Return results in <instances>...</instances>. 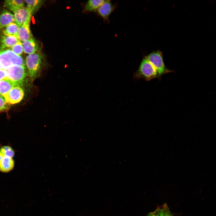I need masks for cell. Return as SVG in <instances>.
<instances>
[{"instance_id": "cell-1", "label": "cell", "mask_w": 216, "mask_h": 216, "mask_svg": "<svg viewBox=\"0 0 216 216\" xmlns=\"http://www.w3.org/2000/svg\"><path fill=\"white\" fill-rule=\"evenodd\" d=\"M26 64L28 74L32 80L38 77L47 66L44 56L39 52L27 56Z\"/></svg>"}, {"instance_id": "cell-2", "label": "cell", "mask_w": 216, "mask_h": 216, "mask_svg": "<svg viewBox=\"0 0 216 216\" xmlns=\"http://www.w3.org/2000/svg\"><path fill=\"white\" fill-rule=\"evenodd\" d=\"M146 58L156 69L159 79H160L163 75L173 72L166 66L161 52L159 51L154 52Z\"/></svg>"}, {"instance_id": "cell-3", "label": "cell", "mask_w": 216, "mask_h": 216, "mask_svg": "<svg viewBox=\"0 0 216 216\" xmlns=\"http://www.w3.org/2000/svg\"><path fill=\"white\" fill-rule=\"evenodd\" d=\"M4 70L6 77L17 86H20L22 85L27 75L25 67L13 65Z\"/></svg>"}, {"instance_id": "cell-4", "label": "cell", "mask_w": 216, "mask_h": 216, "mask_svg": "<svg viewBox=\"0 0 216 216\" xmlns=\"http://www.w3.org/2000/svg\"><path fill=\"white\" fill-rule=\"evenodd\" d=\"M138 73L140 76L148 81L156 78H159L156 69L146 58H144L142 60L139 67Z\"/></svg>"}, {"instance_id": "cell-5", "label": "cell", "mask_w": 216, "mask_h": 216, "mask_svg": "<svg viewBox=\"0 0 216 216\" xmlns=\"http://www.w3.org/2000/svg\"><path fill=\"white\" fill-rule=\"evenodd\" d=\"M14 12L15 21L19 27L24 25L29 26L32 14L28 8L23 7Z\"/></svg>"}, {"instance_id": "cell-6", "label": "cell", "mask_w": 216, "mask_h": 216, "mask_svg": "<svg viewBox=\"0 0 216 216\" xmlns=\"http://www.w3.org/2000/svg\"><path fill=\"white\" fill-rule=\"evenodd\" d=\"M24 95L23 89L20 86H16L12 88L4 96L8 104H14L20 102Z\"/></svg>"}, {"instance_id": "cell-7", "label": "cell", "mask_w": 216, "mask_h": 216, "mask_svg": "<svg viewBox=\"0 0 216 216\" xmlns=\"http://www.w3.org/2000/svg\"><path fill=\"white\" fill-rule=\"evenodd\" d=\"M114 5L110 0L105 1L97 10L98 14L106 20L114 9Z\"/></svg>"}, {"instance_id": "cell-8", "label": "cell", "mask_w": 216, "mask_h": 216, "mask_svg": "<svg viewBox=\"0 0 216 216\" xmlns=\"http://www.w3.org/2000/svg\"><path fill=\"white\" fill-rule=\"evenodd\" d=\"M22 45L24 52L29 54L39 52L38 43L34 38L23 42Z\"/></svg>"}, {"instance_id": "cell-9", "label": "cell", "mask_w": 216, "mask_h": 216, "mask_svg": "<svg viewBox=\"0 0 216 216\" xmlns=\"http://www.w3.org/2000/svg\"><path fill=\"white\" fill-rule=\"evenodd\" d=\"M17 37L19 40L23 42L33 38L29 26L24 25L19 26Z\"/></svg>"}, {"instance_id": "cell-10", "label": "cell", "mask_w": 216, "mask_h": 216, "mask_svg": "<svg viewBox=\"0 0 216 216\" xmlns=\"http://www.w3.org/2000/svg\"><path fill=\"white\" fill-rule=\"evenodd\" d=\"M14 21V15L8 10H4L0 13V29L4 28Z\"/></svg>"}, {"instance_id": "cell-11", "label": "cell", "mask_w": 216, "mask_h": 216, "mask_svg": "<svg viewBox=\"0 0 216 216\" xmlns=\"http://www.w3.org/2000/svg\"><path fill=\"white\" fill-rule=\"evenodd\" d=\"M20 41L18 38L15 36L2 35L0 40L1 47L3 49L7 47H11Z\"/></svg>"}, {"instance_id": "cell-12", "label": "cell", "mask_w": 216, "mask_h": 216, "mask_svg": "<svg viewBox=\"0 0 216 216\" xmlns=\"http://www.w3.org/2000/svg\"><path fill=\"white\" fill-rule=\"evenodd\" d=\"M17 86L13 81L5 77L0 81V94L3 96Z\"/></svg>"}, {"instance_id": "cell-13", "label": "cell", "mask_w": 216, "mask_h": 216, "mask_svg": "<svg viewBox=\"0 0 216 216\" xmlns=\"http://www.w3.org/2000/svg\"><path fill=\"white\" fill-rule=\"evenodd\" d=\"M14 166V161L12 158L4 156L0 161V171L7 173L13 170Z\"/></svg>"}, {"instance_id": "cell-14", "label": "cell", "mask_w": 216, "mask_h": 216, "mask_svg": "<svg viewBox=\"0 0 216 216\" xmlns=\"http://www.w3.org/2000/svg\"><path fill=\"white\" fill-rule=\"evenodd\" d=\"M8 56L12 65H20L25 67V63L22 57L14 53L11 50L7 49L4 50Z\"/></svg>"}, {"instance_id": "cell-15", "label": "cell", "mask_w": 216, "mask_h": 216, "mask_svg": "<svg viewBox=\"0 0 216 216\" xmlns=\"http://www.w3.org/2000/svg\"><path fill=\"white\" fill-rule=\"evenodd\" d=\"M24 0H7L5 1L4 6L14 12L24 7Z\"/></svg>"}, {"instance_id": "cell-16", "label": "cell", "mask_w": 216, "mask_h": 216, "mask_svg": "<svg viewBox=\"0 0 216 216\" xmlns=\"http://www.w3.org/2000/svg\"><path fill=\"white\" fill-rule=\"evenodd\" d=\"M27 4V8L33 14L36 12L41 7L44 3L42 0H24Z\"/></svg>"}, {"instance_id": "cell-17", "label": "cell", "mask_w": 216, "mask_h": 216, "mask_svg": "<svg viewBox=\"0 0 216 216\" xmlns=\"http://www.w3.org/2000/svg\"><path fill=\"white\" fill-rule=\"evenodd\" d=\"M103 0H90L86 4L85 10L88 11H95L97 10L99 7L104 2Z\"/></svg>"}, {"instance_id": "cell-18", "label": "cell", "mask_w": 216, "mask_h": 216, "mask_svg": "<svg viewBox=\"0 0 216 216\" xmlns=\"http://www.w3.org/2000/svg\"><path fill=\"white\" fill-rule=\"evenodd\" d=\"M18 28L19 26L17 25L16 23L13 22L5 27L2 32L4 35L15 36L17 37Z\"/></svg>"}, {"instance_id": "cell-19", "label": "cell", "mask_w": 216, "mask_h": 216, "mask_svg": "<svg viewBox=\"0 0 216 216\" xmlns=\"http://www.w3.org/2000/svg\"><path fill=\"white\" fill-rule=\"evenodd\" d=\"M0 64L2 68L5 70L12 66L11 62L4 50L0 51Z\"/></svg>"}, {"instance_id": "cell-20", "label": "cell", "mask_w": 216, "mask_h": 216, "mask_svg": "<svg viewBox=\"0 0 216 216\" xmlns=\"http://www.w3.org/2000/svg\"><path fill=\"white\" fill-rule=\"evenodd\" d=\"M0 152L4 156L12 158L14 156V151L12 147L8 146H4L0 148Z\"/></svg>"}, {"instance_id": "cell-21", "label": "cell", "mask_w": 216, "mask_h": 216, "mask_svg": "<svg viewBox=\"0 0 216 216\" xmlns=\"http://www.w3.org/2000/svg\"><path fill=\"white\" fill-rule=\"evenodd\" d=\"M11 50L16 54L20 56L23 53V48L22 43L19 41L11 47Z\"/></svg>"}, {"instance_id": "cell-22", "label": "cell", "mask_w": 216, "mask_h": 216, "mask_svg": "<svg viewBox=\"0 0 216 216\" xmlns=\"http://www.w3.org/2000/svg\"><path fill=\"white\" fill-rule=\"evenodd\" d=\"M10 106V105L7 103L4 97L0 94V112L7 110Z\"/></svg>"}, {"instance_id": "cell-23", "label": "cell", "mask_w": 216, "mask_h": 216, "mask_svg": "<svg viewBox=\"0 0 216 216\" xmlns=\"http://www.w3.org/2000/svg\"><path fill=\"white\" fill-rule=\"evenodd\" d=\"M168 207L167 204L165 203L158 208L159 216H166V210Z\"/></svg>"}, {"instance_id": "cell-24", "label": "cell", "mask_w": 216, "mask_h": 216, "mask_svg": "<svg viewBox=\"0 0 216 216\" xmlns=\"http://www.w3.org/2000/svg\"><path fill=\"white\" fill-rule=\"evenodd\" d=\"M146 216H159L158 207L155 210L149 213Z\"/></svg>"}, {"instance_id": "cell-25", "label": "cell", "mask_w": 216, "mask_h": 216, "mask_svg": "<svg viewBox=\"0 0 216 216\" xmlns=\"http://www.w3.org/2000/svg\"><path fill=\"white\" fill-rule=\"evenodd\" d=\"M6 77V74L4 70L3 69L0 70V81Z\"/></svg>"}, {"instance_id": "cell-26", "label": "cell", "mask_w": 216, "mask_h": 216, "mask_svg": "<svg viewBox=\"0 0 216 216\" xmlns=\"http://www.w3.org/2000/svg\"><path fill=\"white\" fill-rule=\"evenodd\" d=\"M166 216H172V214L170 212L168 207L166 210Z\"/></svg>"}, {"instance_id": "cell-27", "label": "cell", "mask_w": 216, "mask_h": 216, "mask_svg": "<svg viewBox=\"0 0 216 216\" xmlns=\"http://www.w3.org/2000/svg\"><path fill=\"white\" fill-rule=\"evenodd\" d=\"M4 156L0 152V161Z\"/></svg>"}, {"instance_id": "cell-28", "label": "cell", "mask_w": 216, "mask_h": 216, "mask_svg": "<svg viewBox=\"0 0 216 216\" xmlns=\"http://www.w3.org/2000/svg\"><path fill=\"white\" fill-rule=\"evenodd\" d=\"M2 69V67H1V65H0V70L1 69Z\"/></svg>"}]
</instances>
